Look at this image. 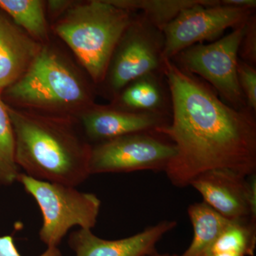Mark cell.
<instances>
[{"instance_id":"obj_1","label":"cell","mask_w":256,"mask_h":256,"mask_svg":"<svg viewBox=\"0 0 256 256\" xmlns=\"http://www.w3.org/2000/svg\"><path fill=\"white\" fill-rule=\"evenodd\" d=\"M163 74L171 98V120L156 130L176 148L165 173L178 188L210 170L256 174V114L236 109L204 80L164 60Z\"/></svg>"},{"instance_id":"obj_2","label":"cell","mask_w":256,"mask_h":256,"mask_svg":"<svg viewBox=\"0 0 256 256\" xmlns=\"http://www.w3.org/2000/svg\"><path fill=\"white\" fill-rule=\"evenodd\" d=\"M8 110L14 131L15 160L24 174L75 188L90 176L92 146L72 120Z\"/></svg>"},{"instance_id":"obj_3","label":"cell","mask_w":256,"mask_h":256,"mask_svg":"<svg viewBox=\"0 0 256 256\" xmlns=\"http://www.w3.org/2000/svg\"><path fill=\"white\" fill-rule=\"evenodd\" d=\"M108 0L70 8L56 32L72 48L96 84L105 78L114 48L134 18Z\"/></svg>"},{"instance_id":"obj_4","label":"cell","mask_w":256,"mask_h":256,"mask_svg":"<svg viewBox=\"0 0 256 256\" xmlns=\"http://www.w3.org/2000/svg\"><path fill=\"white\" fill-rule=\"evenodd\" d=\"M8 96L34 108L69 110L90 102L86 88L63 60L52 50H40Z\"/></svg>"},{"instance_id":"obj_5","label":"cell","mask_w":256,"mask_h":256,"mask_svg":"<svg viewBox=\"0 0 256 256\" xmlns=\"http://www.w3.org/2000/svg\"><path fill=\"white\" fill-rule=\"evenodd\" d=\"M18 182L40 207L43 218L40 238L47 247H58L69 230L76 226L92 229L97 223L101 202L94 194L78 191L75 186L50 182L18 174Z\"/></svg>"},{"instance_id":"obj_6","label":"cell","mask_w":256,"mask_h":256,"mask_svg":"<svg viewBox=\"0 0 256 256\" xmlns=\"http://www.w3.org/2000/svg\"><path fill=\"white\" fill-rule=\"evenodd\" d=\"M246 23L213 43L188 47L172 60L184 72L203 78L222 100L238 110L247 107L237 75L238 47Z\"/></svg>"},{"instance_id":"obj_7","label":"cell","mask_w":256,"mask_h":256,"mask_svg":"<svg viewBox=\"0 0 256 256\" xmlns=\"http://www.w3.org/2000/svg\"><path fill=\"white\" fill-rule=\"evenodd\" d=\"M164 36L142 14H136L124 32L108 67L106 87L114 99L126 86L142 76L163 73Z\"/></svg>"},{"instance_id":"obj_8","label":"cell","mask_w":256,"mask_h":256,"mask_svg":"<svg viewBox=\"0 0 256 256\" xmlns=\"http://www.w3.org/2000/svg\"><path fill=\"white\" fill-rule=\"evenodd\" d=\"M176 154L172 142L156 132L128 134L92 146L90 174L165 171Z\"/></svg>"},{"instance_id":"obj_9","label":"cell","mask_w":256,"mask_h":256,"mask_svg":"<svg viewBox=\"0 0 256 256\" xmlns=\"http://www.w3.org/2000/svg\"><path fill=\"white\" fill-rule=\"evenodd\" d=\"M255 10L222 4V0H210L182 12L163 31V58L172 60L188 47L216 41L229 28L246 22Z\"/></svg>"},{"instance_id":"obj_10","label":"cell","mask_w":256,"mask_h":256,"mask_svg":"<svg viewBox=\"0 0 256 256\" xmlns=\"http://www.w3.org/2000/svg\"><path fill=\"white\" fill-rule=\"evenodd\" d=\"M247 178L230 170H213L198 175L190 185L224 218L256 220V175L250 181Z\"/></svg>"},{"instance_id":"obj_11","label":"cell","mask_w":256,"mask_h":256,"mask_svg":"<svg viewBox=\"0 0 256 256\" xmlns=\"http://www.w3.org/2000/svg\"><path fill=\"white\" fill-rule=\"evenodd\" d=\"M170 120V114L132 112L114 106L92 107L82 116L86 137L98 143L136 133L156 132Z\"/></svg>"},{"instance_id":"obj_12","label":"cell","mask_w":256,"mask_h":256,"mask_svg":"<svg viewBox=\"0 0 256 256\" xmlns=\"http://www.w3.org/2000/svg\"><path fill=\"white\" fill-rule=\"evenodd\" d=\"M176 226L174 220H165L132 236L114 240L99 238L90 229L79 228L70 234L68 245L76 256H144L156 252V244Z\"/></svg>"},{"instance_id":"obj_13","label":"cell","mask_w":256,"mask_h":256,"mask_svg":"<svg viewBox=\"0 0 256 256\" xmlns=\"http://www.w3.org/2000/svg\"><path fill=\"white\" fill-rule=\"evenodd\" d=\"M114 106L137 112L171 116V98L163 73H151L130 82L114 99Z\"/></svg>"},{"instance_id":"obj_14","label":"cell","mask_w":256,"mask_h":256,"mask_svg":"<svg viewBox=\"0 0 256 256\" xmlns=\"http://www.w3.org/2000/svg\"><path fill=\"white\" fill-rule=\"evenodd\" d=\"M38 52L34 42L0 18V88L16 82Z\"/></svg>"},{"instance_id":"obj_15","label":"cell","mask_w":256,"mask_h":256,"mask_svg":"<svg viewBox=\"0 0 256 256\" xmlns=\"http://www.w3.org/2000/svg\"><path fill=\"white\" fill-rule=\"evenodd\" d=\"M188 214L193 226V240L182 255L174 256H212L216 240L230 220L224 218L204 202L192 204L188 207Z\"/></svg>"},{"instance_id":"obj_16","label":"cell","mask_w":256,"mask_h":256,"mask_svg":"<svg viewBox=\"0 0 256 256\" xmlns=\"http://www.w3.org/2000/svg\"><path fill=\"white\" fill-rule=\"evenodd\" d=\"M110 4L141 14L160 31H164L182 12L197 4H206L210 0H108Z\"/></svg>"},{"instance_id":"obj_17","label":"cell","mask_w":256,"mask_h":256,"mask_svg":"<svg viewBox=\"0 0 256 256\" xmlns=\"http://www.w3.org/2000/svg\"><path fill=\"white\" fill-rule=\"evenodd\" d=\"M256 245V220H230L216 240L212 255L216 252H234L254 256Z\"/></svg>"},{"instance_id":"obj_18","label":"cell","mask_w":256,"mask_h":256,"mask_svg":"<svg viewBox=\"0 0 256 256\" xmlns=\"http://www.w3.org/2000/svg\"><path fill=\"white\" fill-rule=\"evenodd\" d=\"M4 10L16 24L22 26L34 38H46L47 26L43 2L40 0H0Z\"/></svg>"},{"instance_id":"obj_19","label":"cell","mask_w":256,"mask_h":256,"mask_svg":"<svg viewBox=\"0 0 256 256\" xmlns=\"http://www.w3.org/2000/svg\"><path fill=\"white\" fill-rule=\"evenodd\" d=\"M20 174L15 160L14 131L8 106L0 97V184L10 186L18 181Z\"/></svg>"},{"instance_id":"obj_20","label":"cell","mask_w":256,"mask_h":256,"mask_svg":"<svg viewBox=\"0 0 256 256\" xmlns=\"http://www.w3.org/2000/svg\"><path fill=\"white\" fill-rule=\"evenodd\" d=\"M237 75L239 86L244 97L246 106L256 112V69L242 60H238Z\"/></svg>"},{"instance_id":"obj_21","label":"cell","mask_w":256,"mask_h":256,"mask_svg":"<svg viewBox=\"0 0 256 256\" xmlns=\"http://www.w3.org/2000/svg\"><path fill=\"white\" fill-rule=\"evenodd\" d=\"M239 60L252 66H256V15L254 13L246 23L245 31L239 45Z\"/></svg>"},{"instance_id":"obj_22","label":"cell","mask_w":256,"mask_h":256,"mask_svg":"<svg viewBox=\"0 0 256 256\" xmlns=\"http://www.w3.org/2000/svg\"><path fill=\"white\" fill-rule=\"evenodd\" d=\"M0 256H22L18 252L12 236H0ZM38 256H62V254L58 247H50Z\"/></svg>"},{"instance_id":"obj_23","label":"cell","mask_w":256,"mask_h":256,"mask_svg":"<svg viewBox=\"0 0 256 256\" xmlns=\"http://www.w3.org/2000/svg\"><path fill=\"white\" fill-rule=\"evenodd\" d=\"M70 2L66 1H50V8L53 10H58L60 9H66L68 5H70Z\"/></svg>"},{"instance_id":"obj_24","label":"cell","mask_w":256,"mask_h":256,"mask_svg":"<svg viewBox=\"0 0 256 256\" xmlns=\"http://www.w3.org/2000/svg\"><path fill=\"white\" fill-rule=\"evenodd\" d=\"M212 256H244L240 254H234V252H216Z\"/></svg>"},{"instance_id":"obj_25","label":"cell","mask_w":256,"mask_h":256,"mask_svg":"<svg viewBox=\"0 0 256 256\" xmlns=\"http://www.w3.org/2000/svg\"><path fill=\"white\" fill-rule=\"evenodd\" d=\"M144 256H174V255H169V254H159L156 252L152 254H150V255H146Z\"/></svg>"}]
</instances>
